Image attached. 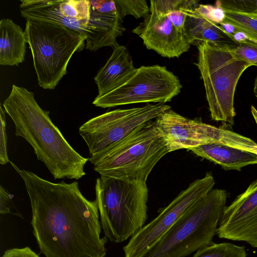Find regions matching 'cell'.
I'll list each match as a JSON object with an SVG mask.
<instances>
[{"label":"cell","instance_id":"cell-8","mask_svg":"<svg viewBox=\"0 0 257 257\" xmlns=\"http://www.w3.org/2000/svg\"><path fill=\"white\" fill-rule=\"evenodd\" d=\"M170 108L164 103L147 104L140 107L107 111L90 119L79 128L89 149V161L93 165L137 127Z\"/></svg>","mask_w":257,"mask_h":257},{"label":"cell","instance_id":"cell-27","mask_svg":"<svg viewBox=\"0 0 257 257\" xmlns=\"http://www.w3.org/2000/svg\"><path fill=\"white\" fill-rule=\"evenodd\" d=\"M194 10L202 17L216 24L220 25L224 21L225 12L219 7L200 4Z\"/></svg>","mask_w":257,"mask_h":257},{"label":"cell","instance_id":"cell-34","mask_svg":"<svg viewBox=\"0 0 257 257\" xmlns=\"http://www.w3.org/2000/svg\"><path fill=\"white\" fill-rule=\"evenodd\" d=\"M253 93H254L255 96L257 98V76L255 78L254 83Z\"/></svg>","mask_w":257,"mask_h":257},{"label":"cell","instance_id":"cell-16","mask_svg":"<svg viewBox=\"0 0 257 257\" xmlns=\"http://www.w3.org/2000/svg\"><path fill=\"white\" fill-rule=\"evenodd\" d=\"M21 2V14L26 20L47 22L78 32L87 38L85 48L94 51V36L88 26L89 23L78 21L62 16L58 9V1L24 0Z\"/></svg>","mask_w":257,"mask_h":257},{"label":"cell","instance_id":"cell-24","mask_svg":"<svg viewBox=\"0 0 257 257\" xmlns=\"http://www.w3.org/2000/svg\"><path fill=\"white\" fill-rule=\"evenodd\" d=\"M118 13L123 19L127 15L136 18L146 17L150 13V7L145 0H114Z\"/></svg>","mask_w":257,"mask_h":257},{"label":"cell","instance_id":"cell-2","mask_svg":"<svg viewBox=\"0 0 257 257\" xmlns=\"http://www.w3.org/2000/svg\"><path fill=\"white\" fill-rule=\"evenodd\" d=\"M13 120L15 135L24 138L33 148L54 179L78 180L85 175L89 158L78 153L41 108L33 92L15 84L3 103Z\"/></svg>","mask_w":257,"mask_h":257},{"label":"cell","instance_id":"cell-11","mask_svg":"<svg viewBox=\"0 0 257 257\" xmlns=\"http://www.w3.org/2000/svg\"><path fill=\"white\" fill-rule=\"evenodd\" d=\"M215 183L210 172L190 183L156 218L131 237L123 248L125 257H145L188 208L213 189Z\"/></svg>","mask_w":257,"mask_h":257},{"label":"cell","instance_id":"cell-6","mask_svg":"<svg viewBox=\"0 0 257 257\" xmlns=\"http://www.w3.org/2000/svg\"><path fill=\"white\" fill-rule=\"evenodd\" d=\"M24 33L39 85L54 89L66 74L74 53L85 47L87 38L67 27L34 20H27Z\"/></svg>","mask_w":257,"mask_h":257},{"label":"cell","instance_id":"cell-25","mask_svg":"<svg viewBox=\"0 0 257 257\" xmlns=\"http://www.w3.org/2000/svg\"><path fill=\"white\" fill-rule=\"evenodd\" d=\"M230 51L237 58L257 67V43L247 40Z\"/></svg>","mask_w":257,"mask_h":257},{"label":"cell","instance_id":"cell-21","mask_svg":"<svg viewBox=\"0 0 257 257\" xmlns=\"http://www.w3.org/2000/svg\"><path fill=\"white\" fill-rule=\"evenodd\" d=\"M243 246L229 242L211 243L197 251L193 257H246Z\"/></svg>","mask_w":257,"mask_h":257},{"label":"cell","instance_id":"cell-14","mask_svg":"<svg viewBox=\"0 0 257 257\" xmlns=\"http://www.w3.org/2000/svg\"><path fill=\"white\" fill-rule=\"evenodd\" d=\"M198 1L185 0L183 10L187 15L184 34L189 44L198 46L207 42L218 48L230 50L238 43L227 35L219 25L200 16L195 11Z\"/></svg>","mask_w":257,"mask_h":257},{"label":"cell","instance_id":"cell-28","mask_svg":"<svg viewBox=\"0 0 257 257\" xmlns=\"http://www.w3.org/2000/svg\"><path fill=\"white\" fill-rule=\"evenodd\" d=\"M1 136H0V163L5 165L10 162L7 150V136L6 133V122L5 110L0 106Z\"/></svg>","mask_w":257,"mask_h":257},{"label":"cell","instance_id":"cell-3","mask_svg":"<svg viewBox=\"0 0 257 257\" xmlns=\"http://www.w3.org/2000/svg\"><path fill=\"white\" fill-rule=\"evenodd\" d=\"M95 190L101 228L110 242H123L145 225L149 192L146 182L100 176Z\"/></svg>","mask_w":257,"mask_h":257},{"label":"cell","instance_id":"cell-35","mask_svg":"<svg viewBox=\"0 0 257 257\" xmlns=\"http://www.w3.org/2000/svg\"><path fill=\"white\" fill-rule=\"evenodd\" d=\"M255 154H257V150H256V153H255Z\"/></svg>","mask_w":257,"mask_h":257},{"label":"cell","instance_id":"cell-23","mask_svg":"<svg viewBox=\"0 0 257 257\" xmlns=\"http://www.w3.org/2000/svg\"><path fill=\"white\" fill-rule=\"evenodd\" d=\"M159 1L165 10L168 19L176 29L184 34V25L187 18V15L183 10L185 0H159Z\"/></svg>","mask_w":257,"mask_h":257},{"label":"cell","instance_id":"cell-30","mask_svg":"<svg viewBox=\"0 0 257 257\" xmlns=\"http://www.w3.org/2000/svg\"><path fill=\"white\" fill-rule=\"evenodd\" d=\"M2 257H40L30 247L12 248L7 249Z\"/></svg>","mask_w":257,"mask_h":257},{"label":"cell","instance_id":"cell-18","mask_svg":"<svg viewBox=\"0 0 257 257\" xmlns=\"http://www.w3.org/2000/svg\"><path fill=\"white\" fill-rule=\"evenodd\" d=\"M190 150L225 170L240 171L246 166L257 164V154L226 145L208 144Z\"/></svg>","mask_w":257,"mask_h":257},{"label":"cell","instance_id":"cell-33","mask_svg":"<svg viewBox=\"0 0 257 257\" xmlns=\"http://www.w3.org/2000/svg\"><path fill=\"white\" fill-rule=\"evenodd\" d=\"M251 113L257 125V109L253 105L250 107Z\"/></svg>","mask_w":257,"mask_h":257},{"label":"cell","instance_id":"cell-26","mask_svg":"<svg viewBox=\"0 0 257 257\" xmlns=\"http://www.w3.org/2000/svg\"><path fill=\"white\" fill-rule=\"evenodd\" d=\"M215 4L224 11L257 14V1H218Z\"/></svg>","mask_w":257,"mask_h":257},{"label":"cell","instance_id":"cell-5","mask_svg":"<svg viewBox=\"0 0 257 257\" xmlns=\"http://www.w3.org/2000/svg\"><path fill=\"white\" fill-rule=\"evenodd\" d=\"M163 136L150 120L101 156L94 163L100 176L147 182L159 161L168 153Z\"/></svg>","mask_w":257,"mask_h":257},{"label":"cell","instance_id":"cell-19","mask_svg":"<svg viewBox=\"0 0 257 257\" xmlns=\"http://www.w3.org/2000/svg\"><path fill=\"white\" fill-rule=\"evenodd\" d=\"M26 40L24 32L10 19L0 21V64L18 66L25 60Z\"/></svg>","mask_w":257,"mask_h":257},{"label":"cell","instance_id":"cell-10","mask_svg":"<svg viewBox=\"0 0 257 257\" xmlns=\"http://www.w3.org/2000/svg\"><path fill=\"white\" fill-rule=\"evenodd\" d=\"M155 122L164 137L169 153L208 144L226 145L253 153L257 149V144L248 138L187 118L171 108L160 114Z\"/></svg>","mask_w":257,"mask_h":257},{"label":"cell","instance_id":"cell-13","mask_svg":"<svg viewBox=\"0 0 257 257\" xmlns=\"http://www.w3.org/2000/svg\"><path fill=\"white\" fill-rule=\"evenodd\" d=\"M216 234L220 238L244 241L257 247V179L225 207Z\"/></svg>","mask_w":257,"mask_h":257},{"label":"cell","instance_id":"cell-22","mask_svg":"<svg viewBox=\"0 0 257 257\" xmlns=\"http://www.w3.org/2000/svg\"><path fill=\"white\" fill-rule=\"evenodd\" d=\"M91 5L88 0L58 1V9L63 16L89 23Z\"/></svg>","mask_w":257,"mask_h":257},{"label":"cell","instance_id":"cell-20","mask_svg":"<svg viewBox=\"0 0 257 257\" xmlns=\"http://www.w3.org/2000/svg\"><path fill=\"white\" fill-rule=\"evenodd\" d=\"M223 22L232 25L248 39L257 43V14L224 11Z\"/></svg>","mask_w":257,"mask_h":257},{"label":"cell","instance_id":"cell-4","mask_svg":"<svg viewBox=\"0 0 257 257\" xmlns=\"http://www.w3.org/2000/svg\"><path fill=\"white\" fill-rule=\"evenodd\" d=\"M226 198L225 190L212 189L188 208L145 257H185L212 243Z\"/></svg>","mask_w":257,"mask_h":257},{"label":"cell","instance_id":"cell-31","mask_svg":"<svg viewBox=\"0 0 257 257\" xmlns=\"http://www.w3.org/2000/svg\"><path fill=\"white\" fill-rule=\"evenodd\" d=\"M219 25L223 30L229 36L232 35L237 31L235 28L229 24L223 22Z\"/></svg>","mask_w":257,"mask_h":257},{"label":"cell","instance_id":"cell-17","mask_svg":"<svg viewBox=\"0 0 257 257\" xmlns=\"http://www.w3.org/2000/svg\"><path fill=\"white\" fill-rule=\"evenodd\" d=\"M136 69L127 49L118 45L104 65L94 78L98 88V96L112 90L127 79Z\"/></svg>","mask_w":257,"mask_h":257},{"label":"cell","instance_id":"cell-12","mask_svg":"<svg viewBox=\"0 0 257 257\" xmlns=\"http://www.w3.org/2000/svg\"><path fill=\"white\" fill-rule=\"evenodd\" d=\"M149 50L169 58L179 57L191 45L183 34L178 32L168 19L159 0L150 1V13L133 30Z\"/></svg>","mask_w":257,"mask_h":257},{"label":"cell","instance_id":"cell-29","mask_svg":"<svg viewBox=\"0 0 257 257\" xmlns=\"http://www.w3.org/2000/svg\"><path fill=\"white\" fill-rule=\"evenodd\" d=\"M14 206L13 195L2 186H0V213L2 215L11 213V208Z\"/></svg>","mask_w":257,"mask_h":257},{"label":"cell","instance_id":"cell-1","mask_svg":"<svg viewBox=\"0 0 257 257\" xmlns=\"http://www.w3.org/2000/svg\"><path fill=\"white\" fill-rule=\"evenodd\" d=\"M25 185L31 224L45 257H105L107 239L101 237L96 201L88 200L76 181L53 183L10 162Z\"/></svg>","mask_w":257,"mask_h":257},{"label":"cell","instance_id":"cell-15","mask_svg":"<svg viewBox=\"0 0 257 257\" xmlns=\"http://www.w3.org/2000/svg\"><path fill=\"white\" fill-rule=\"evenodd\" d=\"M89 23L96 36V49L107 46L114 48L117 38L125 31L114 1H90Z\"/></svg>","mask_w":257,"mask_h":257},{"label":"cell","instance_id":"cell-7","mask_svg":"<svg viewBox=\"0 0 257 257\" xmlns=\"http://www.w3.org/2000/svg\"><path fill=\"white\" fill-rule=\"evenodd\" d=\"M197 48L196 65L203 82L211 118L232 125L237 84L251 65L237 58L230 51L207 42L199 44Z\"/></svg>","mask_w":257,"mask_h":257},{"label":"cell","instance_id":"cell-9","mask_svg":"<svg viewBox=\"0 0 257 257\" xmlns=\"http://www.w3.org/2000/svg\"><path fill=\"white\" fill-rule=\"evenodd\" d=\"M182 87L179 78L166 67L142 66L118 86L97 96L92 103L102 108L138 103L165 104L179 94Z\"/></svg>","mask_w":257,"mask_h":257},{"label":"cell","instance_id":"cell-32","mask_svg":"<svg viewBox=\"0 0 257 257\" xmlns=\"http://www.w3.org/2000/svg\"><path fill=\"white\" fill-rule=\"evenodd\" d=\"M229 36H230L237 43L249 40L244 33L238 31Z\"/></svg>","mask_w":257,"mask_h":257}]
</instances>
